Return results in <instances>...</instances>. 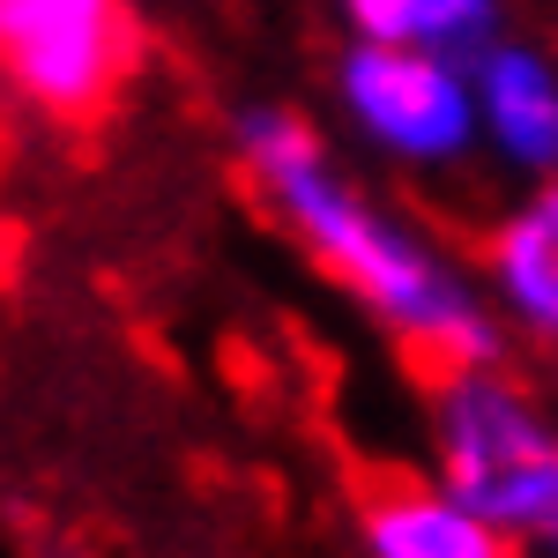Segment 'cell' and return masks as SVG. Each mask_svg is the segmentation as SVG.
Listing matches in <instances>:
<instances>
[{"label": "cell", "mask_w": 558, "mask_h": 558, "mask_svg": "<svg viewBox=\"0 0 558 558\" xmlns=\"http://www.w3.org/2000/svg\"><path fill=\"white\" fill-rule=\"evenodd\" d=\"M328 97H336V120L350 128V142L410 179L470 172L484 157L476 75L462 52L343 38V52L328 60Z\"/></svg>", "instance_id": "3957f363"}, {"label": "cell", "mask_w": 558, "mask_h": 558, "mask_svg": "<svg viewBox=\"0 0 558 558\" xmlns=\"http://www.w3.org/2000/svg\"><path fill=\"white\" fill-rule=\"evenodd\" d=\"M343 38H380V45H432L476 60L484 45L507 31L499 0H328Z\"/></svg>", "instance_id": "ba28073f"}, {"label": "cell", "mask_w": 558, "mask_h": 558, "mask_svg": "<svg viewBox=\"0 0 558 558\" xmlns=\"http://www.w3.org/2000/svg\"><path fill=\"white\" fill-rule=\"evenodd\" d=\"M231 165L246 179V194L268 209V223L387 343L410 350L432 380L470 373V365H507L514 328H507L499 299L484 291V276H470L417 223H402L380 194H365L299 105H276V97L239 105L231 112Z\"/></svg>", "instance_id": "6da1fadb"}, {"label": "cell", "mask_w": 558, "mask_h": 558, "mask_svg": "<svg viewBox=\"0 0 558 558\" xmlns=\"http://www.w3.org/2000/svg\"><path fill=\"white\" fill-rule=\"evenodd\" d=\"M357 558H529L476 507H462L439 484H380L357 507Z\"/></svg>", "instance_id": "52a82bcc"}, {"label": "cell", "mask_w": 558, "mask_h": 558, "mask_svg": "<svg viewBox=\"0 0 558 558\" xmlns=\"http://www.w3.org/2000/svg\"><path fill=\"white\" fill-rule=\"evenodd\" d=\"M425 439L432 484L476 507L484 521H499L521 551H536L558 529V417L507 365L439 373Z\"/></svg>", "instance_id": "7a4b0ae2"}, {"label": "cell", "mask_w": 558, "mask_h": 558, "mask_svg": "<svg viewBox=\"0 0 558 558\" xmlns=\"http://www.w3.org/2000/svg\"><path fill=\"white\" fill-rule=\"evenodd\" d=\"M476 276L521 343L558 350V179H536L514 209L492 216L476 246Z\"/></svg>", "instance_id": "8992f818"}, {"label": "cell", "mask_w": 558, "mask_h": 558, "mask_svg": "<svg viewBox=\"0 0 558 558\" xmlns=\"http://www.w3.org/2000/svg\"><path fill=\"white\" fill-rule=\"evenodd\" d=\"M529 558H558V529H551V536H544V544H536Z\"/></svg>", "instance_id": "9c48e42d"}, {"label": "cell", "mask_w": 558, "mask_h": 558, "mask_svg": "<svg viewBox=\"0 0 558 558\" xmlns=\"http://www.w3.org/2000/svg\"><path fill=\"white\" fill-rule=\"evenodd\" d=\"M476 112H484V157L521 186L558 179V60L529 38H499L470 60Z\"/></svg>", "instance_id": "5b68a950"}, {"label": "cell", "mask_w": 558, "mask_h": 558, "mask_svg": "<svg viewBox=\"0 0 558 558\" xmlns=\"http://www.w3.org/2000/svg\"><path fill=\"white\" fill-rule=\"evenodd\" d=\"M142 68L128 0H0V97L45 128H89Z\"/></svg>", "instance_id": "277c9868"}]
</instances>
